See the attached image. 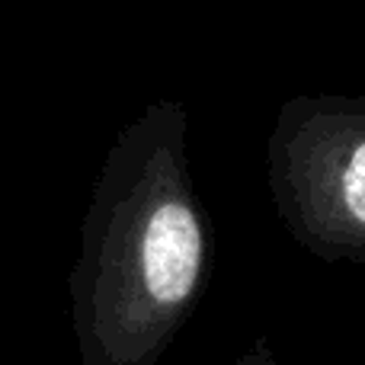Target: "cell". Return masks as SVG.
Segmentation results:
<instances>
[{
    "mask_svg": "<svg viewBox=\"0 0 365 365\" xmlns=\"http://www.w3.org/2000/svg\"><path fill=\"white\" fill-rule=\"evenodd\" d=\"M212 218L189 167V113L154 100L100 167L71 269L81 365H158L212 279Z\"/></svg>",
    "mask_w": 365,
    "mask_h": 365,
    "instance_id": "obj_1",
    "label": "cell"
},
{
    "mask_svg": "<svg viewBox=\"0 0 365 365\" xmlns=\"http://www.w3.org/2000/svg\"><path fill=\"white\" fill-rule=\"evenodd\" d=\"M285 231L324 263H365V93H304L279 106L266 141Z\"/></svg>",
    "mask_w": 365,
    "mask_h": 365,
    "instance_id": "obj_2",
    "label": "cell"
},
{
    "mask_svg": "<svg viewBox=\"0 0 365 365\" xmlns=\"http://www.w3.org/2000/svg\"><path fill=\"white\" fill-rule=\"evenodd\" d=\"M231 365H279V359H276V353L269 349L266 336H259V340H253V346L247 349V353H240Z\"/></svg>",
    "mask_w": 365,
    "mask_h": 365,
    "instance_id": "obj_3",
    "label": "cell"
}]
</instances>
